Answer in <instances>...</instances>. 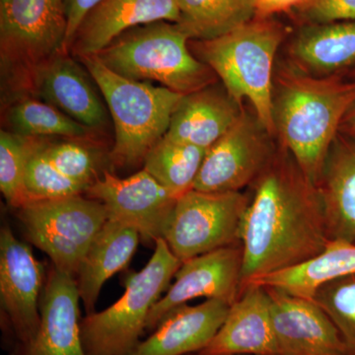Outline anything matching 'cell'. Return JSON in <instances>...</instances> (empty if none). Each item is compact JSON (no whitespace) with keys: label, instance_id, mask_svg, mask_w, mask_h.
<instances>
[{"label":"cell","instance_id":"cell-1","mask_svg":"<svg viewBox=\"0 0 355 355\" xmlns=\"http://www.w3.org/2000/svg\"><path fill=\"white\" fill-rule=\"evenodd\" d=\"M251 186L242 227L241 292L252 280L314 258L331 240L317 187L279 144Z\"/></svg>","mask_w":355,"mask_h":355},{"label":"cell","instance_id":"cell-2","mask_svg":"<svg viewBox=\"0 0 355 355\" xmlns=\"http://www.w3.org/2000/svg\"><path fill=\"white\" fill-rule=\"evenodd\" d=\"M354 103L355 80L310 76L287 64L275 65V137L316 187L343 118Z\"/></svg>","mask_w":355,"mask_h":355},{"label":"cell","instance_id":"cell-3","mask_svg":"<svg viewBox=\"0 0 355 355\" xmlns=\"http://www.w3.org/2000/svg\"><path fill=\"white\" fill-rule=\"evenodd\" d=\"M288 29L273 17H254L218 38L189 41L198 60L218 77L231 97L244 106L249 102L254 114L275 137L272 90L275 58Z\"/></svg>","mask_w":355,"mask_h":355},{"label":"cell","instance_id":"cell-4","mask_svg":"<svg viewBox=\"0 0 355 355\" xmlns=\"http://www.w3.org/2000/svg\"><path fill=\"white\" fill-rule=\"evenodd\" d=\"M189 41L176 23L157 21L123 33L96 57L121 76L191 94L219 79L193 55Z\"/></svg>","mask_w":355,"mask_h":355},{"label":"cell","instance_id":"cell-5","mask_svg":"<svg viewBox=\"0 0 355 355\" xmlns=\"http://www.w3.org/2000/svg\"><path fill=\"white\" fill-rule=\"evenodd\" d=\"M109 108L114 128V166L142 162L169 128L172 114L184 95L148 81H137L112 71L96 55L78 58Z\"/></svg>","mask_w":355,"mask_h":355},{"label":"cell","instance_id":"cell-6","mask_svg":"<svg viewBox=\"0 0 355 355\" xmlns=\"http://www.w3.org/2000/svg\"><path fill=\"white\" fill-rule=\"evenodd\" d=\"M154 245L147 265L123 279V296L107 309L81 319V342L86 355H128L140 343L151 310L183 265L164 238H158Z\"/></svg>","mask_w":355,"mask_h":355},{"label":"cell","instance_id":"cell-7","mask_svg":"<svg viewBox=\"0 0 355 355\" xmlns=\"http://www.w3.org/2000/svg\"><path fill=\"white\" fill-rule=\"evenodd\" d=\"M64 0H0L2 105L27 96L31 72L64 51Z\"/></svg>","mask_w":355,"mask_h":355},{"label":"cell","instance_id":"cell-8","mask_svg":"<svg viewBox=\"0 0 355 355\" xmlns=\"http://www.w3.org/2000/svg\"><path fill=\"white\" fill-rule=\"evenodd\" d=\"M17 210L27 239L55 268L76 277L89 246L108 220L104 205L83 195L29 200Z\"/></svg>","mask_w":355,"mask_h":355},{"label":"cell","instance_id":"cell-9","mask_svg":"<svg viewBox=\"0 0 355 355\" xmlns=\"http://www.w3.org/2000/svg\"><path fill=\"white\" fill-rule=\"evenodd\" d=\"M250 196L242 191H187L178 198L163 237L173 254L186 261L221 248L241 245Z\"/></svg>","mask_w":355,"mask_h":355},{"label":"cell","instance_id":"cell-10","mask_svg":"<svg viewBox=\"0 0 355 355\" xmlns=\"http://www.w3.org/2000/svg\"><path fill=\"white\" fill-rule=\"evenodd\" d=\"M257 114L248 110L205 155L193 190L205 193L242 191L258 179L277 146Z\"/></svg>","mask_w":355,"mask_h":355},{"label":"cell","instance_id":"cell-11","mask_svg":"<svg viewBox=\"0 0 355 355\" xmlns=\"http://www.w3.org/2000/svg\"><path fill=\"white\" fill-rule=\"evenodd\" d=\"M85 195L104 205L109 220L135 228L144 242L163 237L179 198L144 169L125 179L105 172Z\"/></svg>","mask_w":355,"mask_h":355},{"label":"cell","instance_id":"cell-12","mask_svg":"<svg viewBox=\"0 0 355 355\" xmlns=\"http://www.w3.org/2000/svg\"><path fill=\"white\" fill-rule=\"evenodd\" d=\"M44 268L31 248L21 242L8 225L0 231V299L4 321L17 340L25 347L38 333L41 315L40 299Z\"/></svg>","mask_w":355,"mask_h":355},{"label":"cell","instance_id":"cell-13","mask_svg":"<svg viewBox=\"0 0 355 355\" xmlns=\"http://www.w3.org/2000/svg\"><path fill=\"white\" fill-rule=\"evenodd\" d=\"M242 266L241 245L221 248L184 261L175 282L151 310L146 331L155 330L170 312L193 299H218L232 305L241 292Z\"/></svg>","mask_w":355,"mask_h":355},{"label":"cell","instance_id":"cell-14","mask_svg":"<svg viewBox=\"0 0 355 355\" xmlns=\"http://www.w3.org/2000/svg\"><path fill=\"white\" fill-rule=\"evenodd\" d=\"M92 80L88 70L71 53L60 51L33 69L27 96L48 103L99 132L108 127L109 114Z\"/></svg>","mask_w":355,"mask_h":355},{"label":"cell","instance_id":"cell-15","mask_svg":"<svg viewBox=\"0 0 355 355\" xmlns=\"http://www.w3.org/2000/svg\"><path fill=\"white\" fill-rule=\"evenodd\" d=\"M266 288L279 355H354L330 317L314 300Z\"/></svg>","mask_w":355,"mask_h":355},{"label":"cell","instance_id":"cell-16","mask_svg":"<svg viewBox=\"0 0 355 355\" xmlns=\"http://www.w3.org/2000/svg\"><path fill=\"white\" fill-rule=\"evenodd\" d=\"M76 277L51 266L40 299L41 322L31 343L14 355H86L80 336Z\"/></svg>","mask_w":355,"mask_h":355},{"label":"cell","instance_id":"cell-17","mask_svg":"<svg viewBox=\"0 0 355 355\" xmlns=\"http://www.w3.org/2000/svg\"><path fill=\"white\" fill-rule=\"evenodd\" d=\"M177 0H102L77 28L69 53L80 58L96 55L123 33L157 21L177 23Z\"/></svg>","mask_w":355,"mask_h":355},{"label":"cell","instance_id":"cell-18","mask_svg":"<svg viewBox=\"0 0 355 355\" xmlns=\"http://www.w3.org/2000/svg\"><path fill=\"white\" fill-rule=\"evenodd\" d=\"M197 354L279 355L266 287L247 286L211 342Z\"/></svg>","mask_w":355,"mask_h":355},{"label":"cell","instance_id":"cell-19","mask_svg":"<svg viewBox=\"0 0 355 355\" xmlns=\"http://www.w3.org/2000/svg\"><path fill=\"white\" fill-rule=\"evenodd\" d=\"M243 110L244 106L218 81L182 97L164 137L209 150L238 121Z\"/></svg>","mask_w":355,"mask_h":355},{"label":"cell","instance_id":"cell-20","mask_svg":"<svg viewBox=\"0 0 355 355\" xmlns=\"http://www.w3.org/2000/svg\"><path fill=\"white\" fill-rule=\"evenodd\" d=\"M286 57L289 67L307 76H343L355 67V21L299 25Z\"/></svg>","mask_w":355,"mask_h":355},{"label":"cell","instance_id":"cell-21","mask_svg":"<svg viewBox=\"0 0 355 355\" xmlns=\"http://www.w3.org/2000/svg\"><path fill=\"white\" fill-rule=\"evenodd\" d=\"M230 306L218 299H207L198 305L178 307L128 355L198 354L216 335Z\"/></svg>","mask_w":355,"mask_h":355},{"label":"cell","instance_id":"cell-22","mask_svg":"<svg viewBox=\"0 0 355 355\" xmlns=\"http://www.w3.org/2000/svg\"><path fill=\"white\" fill-rule=\"evenodd\" d=\"M317 188L330 239L355 244V139L338 132Z\"/></svg>","mask_w":355,"mask_h":355},{"label":"cell","instance_id":"cell-23","mask_svg":"<svg viewBox=\"0 0 355 355\" xmlns=\"http://www.w3.org/2000/svg\"><path fill=\"white\" fill-rule=\"evenodd\" d=\"M140 239L135 228L109 219L95 236L76 277L87 315L95 312L105 282L127 268L132 261Z\"/></svg>","mask_w":355,"mask_h":355},{"label":"cell","instance_id":"cell-24","mask_svg":"<svg viewBox=\"0 0 355 355\" xmlns=\"http://www.w3.org/2000/svg\"><path fill=\"white\" fill-rule=\"evenodd\" d=\"M352 275H355L354 243L330 240L323 252L314 258L252 280L247 286L268 287L295 297L313 300L318 289L324 284Z\"/></svg>","mask_w":355,"mask_h":355},{"label":"cell","instance_id":"cell-25","mask_svg":"<svg viewBox=\"0 0 355 355\" xmlns=\"http://www.w3.org/2000/svg\"><path fill=\"white\" fill-rule=\"evenodd\" d=\"M176 23L190 41L218 38L257 16V0H177Z\"/></svg>","mask_w":355,"mask_h":355},{"label":"cell","instance_id":"cell-26","mask_svg":"<svg viewBox=\"0 0 355 355\" xmlns=\"http://www.w3.org/2000/svg\"><path fill=\"white\" fill-rule=\"evenodd\" d=\"M4 109L9 132L22 137L92 139L93 133H97L55 107L30 96L16 100Z\"/></svg>","mask_w":355,"mask_h":355},{"label":"cell","instance_id":"cell-27","mask_svg":"<svg viewBox=\"0 0 355 355\" xmlns=\"http://www.w3.org/2000/svg\"><path fill=\"white\" fill-rule=\"evenodd\" d=\"M207 153V149L163 137L146 154L144 169L180 198L193 190Z\"/></svg>","mask_w":355,"mask_h":355},{"label":"cell","instance_id":"cell-28","mask_svg":"<svg viewBox=\"0 0 355 355\" xmlns=\"http://www.w3.org/2000/svg\"><path fill=\"white\" fill-rule=\"evenodd\" d=\"M44 153L65 176L86 184H93L110 171L112 151H107L91 139H64L51 141L43 139Z\"/></svg>","mask_w":355,"mask_h":355},{"label":"cell","instance_id":"cell-29","mask_svg":"<svg viewBox=\"0 0 355 355\" xmlns=\"http://www.w3.org/2000/svg\"><path fill=\"white\" fill-rule=\"evenodd\" d=\"M88 189L86 184L65 176L53 165L44 153L43 137H30V153L24 176L27 202L83 195Z\"/></svg>","mask_w":355,"mask_h":355},{"label":"cell","instance_id":"cell-30","mask_svg":"<svg viewBox=\"0 0 355 355\" xmlns=\"http://www.w3.org/2000/svg\"><path fill=\"white\" fill-rule=\"evenodd\" d=\"M30 153V137L0 132V190L6 202L19 209L26 202L24 176Z\"/></svg>","mask_w":355,"mask_h":355},{"label":"cell","instance_id":"cell-31","mask_svg":"<svg viewBox=\"0 0 355 355\" xmlns=\"http://www.w3.org/2000/svg\"><path fill=\"white\" fill-rule=\"evenodd\" d=\"M313 300L330 317L355 355V275L324 284Z\"/></svg>","mask_w":355,"mask_h":355},{"label":"cell","instance_id":"cell-32","mask_svg":"<svg viewBox=\"0 0 355 355\" xmlns=\"http://www.w3.org/2000/svg\"><path fill=\"white\" fill-rule=\"evenodd\" d=\"M291 14L299 25L355 21V0H304Z\"/></svg>","mask_w":355,"mask_h":355},{"label":"cell","instance_id":"cell-33","mask_svg":"<svg viewBox=\"0 0 355 355\" xmlns=\"http://www.w3.org/2000/svg\"><path fill=\"white\" fill-rule=\"evenodd\" d=\"M102 0H64L65 15L67 20V37H65V53H69L72 40L86 14Z\"/></svg>","mask_w":355,"mask_h":355},{"label":"cell","instance_id":"cell-34","mask_svg":"<svg viewBox=\"0 0 355 355\" xmlns=\"http://www.w3.org/2000/svg\"><path fill=\"white\" fill-rule=\"evenodd\" d=\"M304 0H257L256 17H273L275 14H291Z\"/></svg>","mask_w":355,"mask_h":355},{"label":"cell","instance_id":"cell-35","mask_svg":"<svg viewBox=\"0 0 355 355\" xmlns=\"http://www.w3.org/2000/svg\"><path fill=\"white\" fill-rule=\"evenodd\" d=\"M340 133L349 139H355V103L343 118Z\"/></svg>","mask_w":355,"mask_h":355},{"label":"cell","instance_id":"cell-36","mask_svg":"<svg viewBox=\"0 0 355 355\" xmlns=\"http://www.w3.org/2000/svg\"><path fill=\"white\" fill-rule=\"evenodd\" d=\"M195 355H198V354H196Z\"/></svg>","mask_w":355,"mask_h":355}]
</instances>
